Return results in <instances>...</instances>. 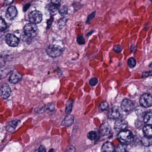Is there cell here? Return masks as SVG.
Wrapping results in <instances>:
<instances>
[{
  "mask_svg": "<svg viewBox=\"0 0 152 152\" xmlns=\"http://www.w3.org/2000/svg\"><path fill=\"white\" fill-rule=\"evenodd\" d=\"M133 138L132 132L128 130L121 131L117 135L118 140L124 145H129L132 143Z\"/></svg>",
  "mask_w": 152,
  "mask_h": 152,
  "instance_id": "6da1fadb",
  "label": "cell"
},
{
  "mask_svg": "<svg viewBox=\"0 0 152 152\" xmlns=\"http://www.w3.org/2000/svg\"><path fill=\"white\" fill-rule=\"evenodd\" d=\"M63 49L58 45L51 44L46 50V52L49 56L52 58L57 57L63 53Z\"/></svg>",
  "mask_w": 152,
  "mask_h": 152,
  "instance_id": "7a4b0ae2",
  "label": "cell"
},
{
  "mask_svg": "<svg viewBox=\"0 0 152 152\" xmlns=\"http://www.w3.org/2000/svg\"><path fill=\"white\" fill-rule=\"evenodd\" d=\"M24 31L26 36L30 38L36 37L39 32V30L36 25L32 23L26 24L25 26Z\"/></svg>",
  "mask_w": 152,
  "mask_h": 152,
  "instance_id": "3957f363",
  "label": "cell"
},
{
  "mask_svg": "<svg viewBox=\"0 0 152 152\" xmlns=\"http://www.w3.org/2000/svg\"><path fill=\"white\" fill-rule=\"evenodd\" d=\"M140 104L144 107H149L152 104V98L151 95L148 93L143 94L140 99Z\"/></svg>",
  "mask_w": 152,
  "mask_h": 152,
  "instance_id": "277c9868",
  "label": "cell"
},
{
  "mask_svg": "<svg viewBox=\"0 0 152 152\" xmlns=\"http://www.w3.org/2000/svg\"><path fill=\"white\" fill-rule=\"evenodd\" d=\"M29 20L32 23H39L42 20V13L38 10L32 11L29 15Z\"/></svg>",
  "mask_w": 152,
  "mask_h": 152,
  "instance_id": "5b68a950",
  "label": "cell"
},
{
  "mask_svg": "<svg viewBox=\"0 0 152 152\" xmlns=\"http://www.w3.org/2000/svg\"><path fill=\"white\" fill-rule=\"evenodd\" d=\"M5 39L7 44L10 47H16L19 44V39L14 34H7Z\"/></svg>",
  "mask_w": 152,
  "mask_h": 152,
  "instance_id": "8992f818",
  "label": "cell"
},
{
  "mask_svg": "<svg viewBox=\"0 0 152 152\" xmlns=\"http://www.w3.org/2000/svg\"><path fill=\"white\" fill-rule=\"evenodd\" d=\"M121 107L124 112H130L134 109V104L132 100L125 99L122 102Z\"/></svg>",
  "mask_w": 152,
  "mask_h": 152,
  "instance_id": "52a82bcc",
  "label": "cell"
},
{
  "mask_svg": "<svg viewBox=\"0 0 152 152\" xmlns=\"http://www.w3.org/2000/svg\"><path fill=\"white\" fill-rule=\"evenodd\" d=\"M1 95L2 98L7 99L11 95V90L10 86L7 83H4L1 86Z\"/></svg>",
  "mask_w": 152,
  "mask_h": 152,
  "instance_id": "ba28073f",
  "label": "cell"
},
{
  "mask_svg": "<svg viewBox=\"0 0 152 152\" xmlns=\"http://www.w3.org/2000/svg\"><path fill=\"white\" fill-rule=\"evenodd\" d=\"M128 124L125 120L123 119H120L117 120L115 124V129L117 131L124 130L127 127Z\"/></svg>",
  "mask_w": 152,
  "mask_h": 152,
  "instance_id": "9c48e42d",
  "label": "cell"
},
{
  "mask_svg": "<svg viewBox=\"0 0 152 152\" xmlns=\"http://www.w3.org/2000/svg\"><path fill=\"white\" fill-rule=\"evenodd\" d=\"M17 14L18 11L16 8L14 6H11L8 8L6 17L10 20H12L17 16Z\"/></svg>",
  "mask_w": 152,
  "mask_h": 152,
  "instance_id": "30bf717a",
  "label": "cell"
},
{
  "mask_svg": "<svg viewBox=\"0 0 152 152\" xmlns=\"http://www.w3.org/2000/svg\"><path fill=\"white\" fill-rule=\"evenodd\" d=\"M121 113L120 110L118 107H114L109 110L108 113V117L109 118L113 119H116L120 116Z\"/></svg>",
  "mask_w": 152,
  "mask_h": 152,
  "instance_id": "8fae6325",
  "label": "cell"
},
{
  "mask_svg": "<svg viewBox=\"0 0 152 152\" xmlns=\"http://www.w3.org/2000/svg\"><path fill=\"white\" fill-rule=\"evenodd\" d=\"M22 79L21 74L17 72H13L9 79V82L12 84H15L19 82Z\"/></svg>",
  "mask_w": 152,
  "mask_h": 152,
  "instance_id": "7c38bea8",
  "label": "cell"
},
{
  "mask_svg": "<svg viewBox=\"0 0 152 152\" xmlns=\"http://www.w3.org/2000/svg\"><path fill=\"white\" fill-rule=\"evenodd\" d=\"M100 132L101 134L104 136H107L109 135L111 132V128L110 125L107 123L103 124L100 127Z\"/></svg>",
  "mask_w": 152,
  "mask_h": 152,
  "instance_id": "4fadbf2b",
  "label": "cell"
},
{
  "mask_svg": "<svg viewBox=\"0 0 152 152\" xmlns=\"http://www.w3.org/2000/svg\"><path fill=\"white\" fill-rule=\"evenodd\" d=\"M74 118L71 115H68L66 116L62 122V125L65 126H70L73 124Z\"/></svg>",
  "mask_w": 152,
  "mask_h": 152,
  "instance_id": "5bb4252c",
  "label": "cell"
},
{
  "mask_svg": "<svg viewBox=\"0 0 152 152\" xmlns=\"http://www.w3.org/2000/svg\"><path fill=\"white\" fill-rule=\"evenodd\" d=\"M18 122H19V121L18 120L11 121L7 124V126H6V129L9 132H12L16 129V127L18 124Z\"/></svg>",
  "mask_w": 152,
  "mask_h": 152,
  "instance_id": "9a60e30c",
  "label": "cell"
},
{
  "mask_svg": "<svg viewBox=\"0 0 152 152\" xmlns=\"http://www.w3.org/2000/svg\"><path fill=\"white\" fill-rule=\"evenodd\" d=\"M103 152H114L115 149L113 145L109 142H106L102 147Z\"/></svg>",
  "mask_w": 152,
  "mask_h": 152,
  "instance_id": "2e32d148",
  "label": "cell"
},
{
  "mask_svg": "<svg viewBox=\"0 0 152 152\" xmlns=\"http://www.w3.org/2000/svg\"><path fill=\"white\" fill-rule=\"evenodd\" d=\"M55 105L52 103H49V104H47L46 105L44 106L42 108L39 109L40 113H44L47 110H49V111L52 112L55 110Z\"/></svg>",
  "mask_w": 152,
  "mask_h": 152,
  "instance_id": "e0dca14e",
  "label": "cell"
},
{
  "mask_svg": "<svg viewBox=\"0 0 152 152\" xmlns=\"http://www.w3.org/2000/svg\"><path fill=\"white\" fill-rule=\"evenodd\" d=\"M143 132L145 137H152V127L150 125H146L143 128Z\"/></svg>",
  "mask_w": 152,
  "mask_h": 152,
  "instance_id": "ac0fdd59",
  "label": "cell"
},
{
  "mask_svg": "<svg viewBox=\"0 0 152 152\" xmlns=\"http://www.w3.org/2000/svg\"><path fill=\"white\" fill-rule=\"evenodd\" d=\"M141 142L142 144L145 146L151 145L152 144V137H149L145 136L141 139Z\"/></svg>",
  "mask_w": 152,
  "mask_h": 152,
  "instance_id": "d6986e66",
  "label": "cell"
},
{
  "mask_svg": "<svg viewBox=\"0 0 152 152\" xmlns=\"http://www.w3.org/2000/svg\"><path fill=\"white\" fill-rule=\"evenodd\" d=\"M144 122L147 125H151L152 123V113H148L145 115L144 119Z\"/></svg>",
  "mask_w": 152,
  "mask_h": 152,
  "instance_id": "ffe728a7",
  "label": "cell"
},
{
  "mask_svg": "<svg viewBox=\"0 0 152 152\" xmlns=\"http://www.w3.org/2000/svg\"><path fill=\"white\" fill-rule=\"evenodd\" d=\"M73 103L70 100H68L66 102V113L69 115L71 113L72 109Z\"/></svg>",
  "mask_w": 152,
  "mask_h": 152,
  "instance_id": "44dd1931",
  "label": "cell"
},
{
  "mask_svg": "<svg viewBox=\"0 0 152 152\" xmlns=\"http://www.w3.org/2000/svg\"><path fill=\"white\" fill-rule=\"evenodd\" d=\"M127 147L125 145L123 144L118 145L115 148V152H126Z\"/></svg>",
  "mask_w": 152,
  "mask_h": 152,
  "instance_id": "7402d4cb",
  "label": "cell"
},
{
  "mask_svg": "<svg viewBox=\"0 0 152 152\" xmlns=\"http://www.w3.org/2000/svg\"><path fill=\"white\" fill-rule=\"evenodd\" d=\"M109 105L108 103L106 101L102 102L99 105V109L100 111H104L109 108Z\"/></svg>",
  "mask_w": 152,
  "mask_h": 152,
  "instance_id": "603a6c76",
  "label": "cell"
},
{
  "mask_svg": "<svg viewBox=\"0 0 152 152\" xmlns=\"http://www.w3.org/2000/svg\"><path fill=\"white\" fill-rule=\"evenodd\" d=\"M7 28V25L5 20L2 18L0 17V31H5Z\"/></svg>",
  "mask_w": 152,
  "mask_h": 152,
  "instance_id": "cb8c5ba5",
  "label": "cell"
},
{
  "mask_svg": "<svg viewBox=\"0 0 152 152\" xmlns=\"http://www.w3.org/2000/svg\"><path fill=\"white\" fill-rule=\"evenodd\" d=\"M128 65L129 67L132 68L136 65V60L133 58H130L128 59Z\"/></svg>",
  "mask_w": 152,
  "mask_h": 152,
  "instance_id": "d4e9b609",
  "label": "cell"
},
{
  "mask_svg": "<svg viewBox=\"0 0 152 152\" xmlns=\"http://www.w3.org/2000/svg\"><path fill=\"white\" fill-rule=\"evenodd\" d=\"M58 11H59V14L61 15H66L67 13V8L65 6H63L62 7H60L58 9Z\"/></svg>",
  "mask_w": 152,
  "mask_h": 152,
  "instance_id": "484cf974",
  "label": "cell"
},
{
  "mask_svg": "<svg viewBox=\"0 0 152 152\" xmlns=\"http://www.w3.org/2000/svg\"><path fill=\"white\" fill-rule=\"evenodd\" d=\"M96 133L95 131H91L88 133V137L90 140H94L96 138Z\"/></svg>",
  "mask_w": 152,
  "mask_h": 152,
  "instance_id": "4316f807",
  "label": "cell"
},
{
  "mask_svg": "<svg viewBox=\"0 0 152 152\" xmlns=\"http://www.w3.org/2000/svg\"><path fill=\"white\" fill-rule=\"evenodd\" d=\"M10 71L8 69H5L0 72V79H2L3 78L7 77V75L9 74Z\"/></svg>",
  "mask_w": 152,
  "mask_h": 152,
  "instance_id": "83f0119b",
  "label": "cell"
},
{
  "mask_svg": "<svg viewBox=\"0 0 152 152\" xmlns=\"http://www.w3.org/2000/svg\"><path fill=\"white\" fill-rule=\"evenodd\" d=\"M77 42L80 45H83L85 43V39L82 35H79L77 38Z\"/></svg>",
  "mask_w": 152,
  "mask_h": 152,
  "instance_id": "f1b7e54d",
  "label": "cell"
},
{
  "mask_svg": "<svg viewBox=\"0 0 152 152\" xmlns=\"http://www.w3.org/2000/svg\"><path fill=\"white\" fill-rule=\"evenodd\" d=\"M122 47L121 45H116L114 47L113 50L115 53H120V52L122 50Z\"/></svg>",
  "mask_w": 152,
  "mask_h": 152,
  "instance_id": "f546056e",
  "label": "cell"
},
{
  "mask_svg": "<svg viewBox=\"0 0 152 152\" xmlns=\"http://www.w3.org/2000/svg\"><path fill=\"white\" fill-rule=\"evenodd\" d=\"M95 16H96V12H93V13L91 14L90 15L88 16L87 21H86V23H87V24L89 23L91 21V20L94 18Z\"/></svg>",
  "mask_w": 152,
  "mask_h": 152,
  "instance_id": "4dcf8cb0",
  "label": "cell"
},
{
  "mask_svg": "<svg viewBox=\"0 0 152 152\" xmlns=\"http://www.w3.org/2000/svg\"><path fill=\"white\" fill-rule=\"evenodd\" d=\"M98 83V80L96 78H92L89 82L90 84L92 86L96 85Z\"/></svg>",
  "mask_w": 152,
  "mask_h": 152,
  "instance_id": "1f68e13d",
  "label": "cell"
},
{
  "mask_svg": "<svg viewBox=\"0 0 152 152\" xmlns=\"http://www.w3.org/2000/svg\"><path fill=\"white\" fill-rule=\"evenodd\" d=\"M75 147L72 145H69L66 148L65 152H75Z\"/></svg>",
  "mask_w": 152,
  "mask_h": 152,
  "instance_id": "d6a6232c",
  "label": "cell"
},
{
  "mask_svg": "<svg viewBox=\"0 0 152 152\" xmlns=\"http://www.w3.org/2000/svg\"><path fill=\"white\" fill-rule=\"evenodd\" d=\"M6 64V61L4 58L0 57V69L3 68Z\"/></svg>",
  "mask_w": 152,
  "mask_h": 152,
  "instance_id": "836d02e7",
  "label": "cell"
},
{
  "mask_svg": "<svg viewBox=\"0 0 152 152\" xmlns=\"http://www.w3.org/2000/svg\"><path fill=\"white\" fill-rule=\"evenodd\" d=\"M66 20L64 18H62L59 22V26L60 28H63V26H65L66 23Z\"/></svg>",
  "mask_w": 152,
  "mask_h": 152,
  "instance_id": "e575fe53",
  "label": "cell"
},
{
  "mask_svg": "<svg viewBox=\"0 0 152 152\" xmlns=\"http://www.w3.org/2000/svg\"><path fill=\"white\" fill-rule=\"evenodd\" d=\"M151 75H152V72H151V71L144 72H143V74H142V78H146V77L151 76Z\"/></svg>",
  "mask_w": 152,
  "mask_h": 152,
  "instance_id": "d590c367",
  "label": "cell"
},
{
  "mask_svg": "<svg viewBox=\"0 0 152 152\" xmlns=\"http://www.w3.org/2000/svg\"><path fill=\"white\" fill-rule=\"evenodd\" d=\"M37 152H46L45 148L43 146H41L39 149L37 150Z\"/></svg>",
  "mask_w": 152,
  "mask_h": 152,
  "instance_id": "8d00e7d4",
  "label": "cell"
},
{
  "mask_svg": "<svg viewBox=\"0 0 152 152\" xmlns=\"http://www.w3.org/2000/svg\"><path fill=\"white\" fill-rule=\"evenodd\" d=\"M53 21V17H51V18L48 21V28H49L51 26V24H52V22Z\"/></svg>",
  "mask_w": 152,
  "mask_h": 152,
  "instance_id": "74e56055",
  "label": "cell"
},
{
  "mask_svg": "<svg viewBox=\"0 0 152 152\" xmlns=\"http://www.w3.org/2000/svg\"><path fill=\"white\" fill-rule=\"evenodd\" d=\"M14 2V1H6L4 2V5L5 6H8V5H10Z\"/></svg>",
  "mask_w": 152,
  "mask_h": 152,
  "instance_id": "f35d334b",
  "label": "cell"
},
{
  "mask_svg": "<svg viewBox=\"0 0 152 152\" xmlns=\"http://www.w3.org/2000/svg\"><path fill=\"white\" fill-rule=\"evenodd\" d=\"M49 152H53V149H51V150H50Z\"/></svg>",
  "mask_w": 152,
  "mask_h": 152,
  "instance_id": "ab89813d",
  "label": "cell"
}]
</instances>
